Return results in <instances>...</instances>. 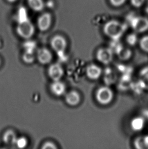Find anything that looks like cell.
<instances>
[{"label": "cell", "mask_w": 148, "mask_h": 149, "mask_svg": "<svg viewBox=\"0 0 148 149\" xmlns=\"http://www.w3.org/2000/svg\"><path fill=\"white\" fill-rule=\"evenodd\" d=\"M127 26L115 19L109 20L103 26V32L111 40H119L124 35Z\"/></svg>", "instance_id": "cell-1"}, {"label": "cell", "mask_w": 148, "mask_h": 149, "mask_svg": "<svg viewBox=\"0 0 148 149\" xmlns=\"http://www.w3.org/2000/svg\"><path fill=\"white\" fill-rule=\"evenodd\" d=\"M129 26L136 33H142L148 30V18L143 16L130 14L127 18Z\"/></svg>", "instance_id": "cell-2"}, {"label": "cell", "mask_w": 148, "mask_h": 149, "mask_svg": "<svg viewBox=\"0 0 148 149\" xmlns=\"http://www.w3.org/2000/svg\"><path fill=\"white\" fill-rule=\"evenodd\" d=\"M16 32L22 38L30 39L34 34V26L28 18L21 19L16 27Z\"/></svg>", "instance_id": "cell-3"}, {"label": "cell", "mask_w": 148, "mask_h": 149, "mask_svg": "<svg viewBox=\"0 0 148 149\" xmlns=\"http://www.w3.org/2000/svg\"><path fill=\"white\" fill-rule=\"evenodd\" d=\"M95 97L97 101L102 105H108L112 102L114 94L112 90L107 86L99 88L96 91Z\"/></svg>", "instance_id": "cell-4"}, {"label": "cell", "mask_w": 148, "mask_h": 149, "mask_svg": "<svg viewBox=\"0 0 148 149\" xmlns=\"http://www.w3.org/2000/svg\"><path fill=\"white\" fill-rule=\"evenodd\" d=\"M52 49L59 56L62 55L66 50L67 41L64 37L57 35L52 38L51 40Z\"/></svg>", "instance_id": "cell-5"}, {"label": "cell", "mask_w": 148, "mask_h": 149, "mask_svg": "<svg viewBox=\"0 0 148 149\" xmlns=\"http://www.w3.org/2000/svg\"><path fill=\"white\" fill-rule=\"evenodd\" d=\"M113 53L110 48H101L96 52V58L103 64H109L113 60Z\"/></svg>", "instance_id": "cell-6"}, {"label": "cell", "mask_w": 148, "mask_h": 149, "mask_svg": "<svg viewBox=\"0 0 148 149\" xmlns=\"http://www.w3.org/2000/svg\"><path fill=\"white\" fill-rule=\"evenodd\" d=\"M52 24V16L49 13L41 15L37 20L38 28L41 31L45 32L49 30Z\"/></svg>", "instance_id": "cell-7"}, {"label": "cell", "mask_w": 148, "mask_h": 149, "mask_svg": "<svg viewBox=\"0 0 148 149\" xmlns=\"http://www.w3.org/2000/svg\"><path fill=\"white\" fill-rule=\"evenodd\" d=\"M48 74L53 81L60 80L64 75L62 66L58 63L51 65L48 69Z\"/></svg>", "instance_id": "cell-8"}, {"label": "cell", "mask_w": 148, "mask_h": 149, "mask_svg": "<svg viewBox=\"0 0 148 149\" xmlns=\"http://www.w3.org/2000/svg\"><path fill=\"white\" fill-rule=\"evenodd\" d=\"M36 56L39 62L42 65L49 64L52 60V54L46 48L39 49L37 52Z\"/></svg>", "instance_id": "cell-9"}, {"label": "cell", "mask_w": 148, "mask_h": 149, "mask_svg": "<svg viewBox=\"0 0 148 149\" xmlns=\"http://www.w3.org/2000/svg\"><path fill=\"white\" fill-rule=\"evenodd\" d=\"M50 90L51 92L57 97H60L66 92V87L64 83L60 80L53 81L50 85Z\"/></svg>", "instance_id": "cell-10"}, {"label": "cell", "mask_w": 148, "mask_h": 149, "mask_svg": "<svg viewBox=\"0 0 148 149\" xmlns=\"http://www.w3.org/2000/svg\"><path fill=\"white\" fill-rule=\"evenodd\" d=\"M102 70L100 67L95 64H90L87 67L86 74L87 77L91 80H96L101 76Z\"/></svg>", "instance_id": "cell-11"}, {"label": "cell", "mask_w": 148, "mask_h": 149, "mask_svg": "<svg viewBox=\"0 0 148 149\" xmlns=\"http://www.w3.org/2000/svg\"><path fill=\"white\" fill-rule=\"evenodd\" d=\"M65 101L68 105L75 107L80 103L81 96L78 92L71 91L66 94L65 96Z\"/></svg>", "instance_id": "cell-12"}, {"label": "cell", "mask_w": 148, "mask_h": 149, "mask_svg": "<svg viewBox=\"0 0 148 149\" xmlns=\"http://www.w3.org/2000/svg\"><path fill=\"white\" fill-rule=\"evenodd\" d=\"M138 82L142 89L148 90V66L145 67L140 71L138 75Z\"/></svg>", "instance_id": "cell-13"}, {"label": "cell", "mask_w": 148, "mask_h": 149, "mask_svg": "<svg viewBox=\"0 0 148 149\" xmlns=\"http://www.w3.org/2000/svg\"><path fill=\"white\" fill-rule=\"evenodd\" d=\"M137 149H148V135H141L136 137L133 142Z\"/></svg>", "instance_id": "cell-14"}, {"label": "cell", "mask_w": 148, "mask_h": 149, "mask_svg": "<svg viewBox=\"0 0 148 149\" xmlns=\"http://www.w3.org/2000/svg\"><path fill=\"white\" fill-rule=\"evenodd\" d=\"M17 139L16 133L12 130H7L3 135V141L7 145H15Z\"/></svg>", "instance_id": "cell-15"}, {"label": "cell", "mask_w": 148, "mask_h": 149, "mask_svg": "<svg viewBox=\"0 0 148 149\" xmlns=\"http://www.w3.org/2000/svg\"><path fill=\"white\" fill-rule=\"evenodd\" d=\"M116 54L120 60L123 61L128 60L132 55L131 50L129 48L124 47L123 45L118 49Z\"/></svg>", "instance_id": "cell-16"}, {"label": "cell", "mask_w": 148, "mask_h": 149, "mask_svg": "<svg viewBox=\"0 0 148 149\" xmlns=\"http://www.w3.org/2000/svg\"><path fill=\"white\" fill-rule=\"evenodd\" d=\"M144 119L142 117H137L132 119L130 125L132 130L134 131H140L142 130L145 126Z\"/></svg>", "instance_id": "cell-17"}, {"label": "cell", "mask_w": 148, "mask_h": 149, "mask_svg": "<svg viewBox=\"0 0 148 149\" xmlns=\"http://www.w3.org/2000/svg\"><path fill=\"white\" fill-rule=\"evenodd\" d=\"M28 6L33 11H42L45 7L43 0H28Z\"/></svg>", "instance_id": "cell-18"}, {"label": "cell", "mask_w": 148, "mask_h": 149, "mask_svg": "<svg viewBox=\"0 0 148 149\" xmlns=\"http://www.w3.org/2000/svg\"><path fill=\"white\" fill-rule=\"evenodd\" d=\"M35 59V56L34 52L25 51V52L22 55V60L26 64H30L31 63L34 62Z\"/></svg>", "instance_id": "cell-19"}, {"label": "cell", "mask_w": 148, "mask_h": 149, "mask_svg": "<svg viewBox=\"0 0 148 149\" xmlns=\"http://www.w3.org/2000/svg\"><path fill=\"white\" fill-rule=\"evenodd\" d=\"M136 32L131 33L126 37V42L131 46H134L138 42V37Z\"/></svg>", "instance_id": "cell-20"}, {"label": "cell", "mask_w": 148, "mask_h": 149, "mask_svg": "<svg viewBox=\"0 0 148 149\" xmlns=\"http://www.w3.org/2000/svg\"><path fill=\"white\" fill-rule=\"evenodd\" d=\"M140 49L145 52H148V35L142 37L139 40Z\"/></svg>", "instance_id": "cell-21"}, {"label": "cell", "mask_w": 148, "mask_h": 149, "mask_svg": "<svg viewBox=\"0 0 148 149\" xmlns=\"http://www.w3.org/2000/svg\"><path fill=\"white\" fill-rule=\"evenodd\" d=\"M15 145L20 149H24V148L26 147L28 145V140L25 137H19L16 139V142Z\"/></svg>", "instance_id": "cell-22"}, {"label": "cell", "mask_w": 148, "mask_h": 149, "mask_svg": "<svg viewBox=\"0 0 148 149\" xmlns=\"http://www.w3.org/2000/svg\"><path fill=\"white\" fill-rule=\"evenodd\" d=\"M36 44L34 42H33L31 41H28L24 45V48L25 51H29V52H34L35 49H36Z\"/></svg>", "instance_id": "cell-23"}, {"label": "cell", "mask_w": 148, "mask_h": 149, "mask_svg": "<svg viewBox=\"0 0 148 149\" xmlns=\"http://www.w3.org/2000/svg\"><path fill=\"white\" fill-rule=\"evenodd\" d=\"M126 0H109V2L112 6L116 8L123 6L126 2Z\"/></svg>", "instance_id": "cell-24"}, {"label": "cell", "mask_w": 148, "mask_h": 149, "mask_svg": "<svg viewBox=\"0 0 148 149\" xmlns=\"http://www.w3.org/2000/svg\"><path fill=\"white\" fill-rule=\"evenodd\" d=\"M146 0H130V4L133 7L139 8L142 7L145 3Z\"/></svg>", "instance_id": "cell-25"}, {"label": "cell", "mask_w": 148, "mask_h": 149, "mask_svg": "<svg viewBox=\"0 0 148 149\" xmlns=\"http://www.w3.org/2000/svg\"><path fill=\"white\" fill-rule=\"evenodd\" d=\"M42 149H57L56 145L52 141H46L42 145Z\"/></svg>", "instance_id": "cell-26"}, {"label": "cell", "mask_w": 148, "mask_h": 149, "mask_svg": "<svg viewBox=\"0 0 148 149\" xmlns=\"http://www.w3.org/2000/svg\"><path fill=\"white\" fill-rule=\"evenodd\" d=\"M7 1L9 3H14V2H16L17 0H7Z\"/></svg>", "instance_id": "cell-27"}, {"label": "cell", "mask_w": 148, "mask_h": 149, "mask_svg": "<svg viewBox=\"0 0 148 149\" xmlns=\"http://www.w3.org/2000/svg\"><path fill=\"white\" fill-rule=\"evenodd\" d=\"M146 12L148 14V4L147 5L146 7Z\"/></svg>", "instance_id": "cell-28"}, {"label": "cell", "mask_w": 148, "mask_h": 149, "mask_svg": "<svg viewBox=\"0 0 148 149\" xmlns=\"http://www.w3.org/2000/svg\"><path fill=\"white\" fill-rule=\"evenodd\" d=\"M0 65H1V60H0Z\"/></svg>", "instance_id": "cell-29"}]
</instances>
